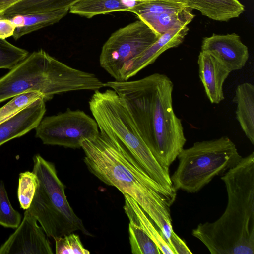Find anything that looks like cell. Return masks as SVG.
Listing matches in <instances>:
<instances>
[{
  "mask_svg": "<svg viewBox=\"0 0 254 254\" xmlns=\"http://www.w3.org/2000/svg\"><path fill=\"white\" fill-rule=\"evenodd\" d=\"M130 113L140 135L166 170L186 142L181 120L173 108L174 84L165 74L155 73L133 81H108Z\"/></svg>",
  "mask_w": 254,
  "mask_h": 254,
  "instance_id": "6da1fadb",
  "label": "cell"
},
{
  "mask_svg": "<svg viewBox=\"0 0 254 254\" xmlns=\"http://www.w3.org/2000/svg\"><path fill=\"white\" fill-rule=\"evenodd\" d=\"M81 148L88 170L105 184L132 198L171 246L178 237L173 229L170 211L176 193L153 180L124 147L100 132L83 141Z\"/></svg>",
  "mask_w": 254,
  "mask_h": 254,
  "instance_id": "7a4b0ae2",
  "label": "cell"
},
{
  "mask_svg": "<svg viewBox=\"0 0 254 254\" xmlns=\"http://www.w3.org/2000/svg\"><path fill=\"white\" fill-rule=\"evenodd\" d=\"M227 204L216 221L201 223L192 230L212 254H254V152L221 177Z\"/></svg>",
  "mask_w": 254,
  "mask_h": 254,
  "instance_id": "3957f363",
  "label": "cell"
},
{
  "mask_svg": "<svg viewBox=\"0 0 254 254\" xmlns=\"http://www.w3.org/2000/svg\"><path fill=\"white\" fill-rule=\"evenodd\" d=\"M104 87L95 74L72 68L40 49L0 78V103L27 92H39L46 101L56 94Z\"/></svg>",
  "mask_w": 254,
  "mask_h": 254,
  "instance_id": "277c9868",
  "label": "cell"
},
{
  "mask_svg": "<svg viewBox=\"0 0 254 254\" xmlns=\"http://www.w3.org/2000/svg\"><path fill=\"white\" fill-rule=\"evenodd\" d=\"M89 105L100 133L124 147L153 180L176 193L169 171L163 168L154 157L117 93L111 88L103 92L96 90Z\"/></svg>",
  "mask_w": 254,
  "mask_h": 254,
  "instance_id": "5b68a950",
  "label": "cell"
},
{
  "mask_svg": "<svg viewBox=\"0 0 254 254\" xmlns=\"http://www.w3.org/2000/svg\"><path fill=\"white\" fill-rule=\"evenodd\" d=\"M37 177L34 196L27 209L49 237L55 238L80 231L91 235L67 200L65 186L58 176L53 163L39 154L33 158Z\"/></svg>",
  "mask_w": 254,
  "mask_h": 254,
  "instance_id": "8992f818",
  "label": "cell"
},
{
  "mask_svg": "<svg viewBox=\"0 0 254 254\" xmlns=\"http://www.w3.org/2000/svg\"><path fill=\"white\" fill-rule=\"evenodd\" d=\"M242 157L228 136L196 142L178 155V165L171 176L173 187L176 190L196 193Z\"/></svg>",
  "mask_w": 254,
  "mask_h": 254,
  "instance_id": "52a82bcc",
  "label": "cell"
},
{
  "mask_svg": "<svg viewBox=\"0 0 254 254\" xmlns=\"http://www.w3.org/2000/svg\"><path fill=\"white\" fill-rule=\"evenodd\" d=\"M160 36L138 20L113 33L103 45L99 63L116 81L125 67L153 44Z\"/></svg>",
  "mask_w": 254,
  "mask_h": 254,
  "instance_id": "ba28073f",
  "label": "cell"
},
{
  "mask_svg": "<svg viewBox=\"0 0 254 254\" xmlns=\"http://www.w3.org/2000/svg\"><path fill=\"white\" fill-rule=\"evenodd\" d=\"M35 136L46 145L80 148L83 141L99 133L97 122L79 110L66 111L43 118L35 128Z\"/></svg>",
  "mask_w": 254,
  "mask_h": 254,
  "instance_id": "9c48e42d",
  "label": "cell"
},
{
  "mask_svg": "<svg viewBox=\"0 0 254 254\" xmlns=\"http://www.w3.org/2000/svg\"><path fill=\"white\" fill-rule=\"evenodd\" d=\"M48 237L26 209L16 230L0 247V254H53Z\"/></svg>",
  "mask_w": 254,
  "mask_h": 254,
  "instance_id": "30bf717a",
  "label": "cell"
},
{
  "mask_svg": "<svg viewBox=\"0 0 254 254\" xmlns=\"http://www.w3.org/2000/svg\"><path fill=\"white\" fill-rule=\"evenodd\" d=\"M201 51L209 52L216 56L231 71L243 68L249 57L247 46L235 33L225 35L213 34L204 37Z\"/></svg>",
  "mask_w": 254,
  "mask_h": 254,
  "instance_id": "8fae6325",
  "label": "cell"
},
{
  "mask_svg": "<svg viewBox=\"0 0 254 254\" xmlns=\"http://www.w3.org/2000/svg\"><path fill=\"white\" fill-rule=\"evenodd\" d=\"M197 64L200 79L205 94L212 104H219L224 99L223 86L232 72L216 56L206 51H201Z\"/></svg>",
  "mask_w": 254,
  "mask_h": 254,
  "instance_id": "7c38bea8",
  "label": "cell"
},
{
  "mask_svg": "<svg viewBox=\"0 0 254 254\" xmlns=\"http://www.w3.org/2000/svg\"><path fill=\"white\" fill-rule=\"evenodd\" d=\"M189 28L172 29L161 35L150 47L130 62L121 73L120 81L128 80L140 70L152 64L167 50L176 47L184 41Z\"/></svg>",
  "mask_w": 254,
  "mask_h": 254,
  "instance_id": "4fadbf2b",
  "label": "cell"
},
{
  "mask_svg": "<svg viewBox=\"0 0 254 254\" xmlns=\"http://www.w3.org/2000/svg\"><path fill=\"white\" fill-rule=\"evenodd\" d=\"M45 100L38 99L0 124V146L35 129L46 112Z\"/></svg>",
  "mask_w": 254,
  "mask_h": 254,
  "instance_id": "5bb4252c",
  "label": "cell"
},
{
  "mask_svg": "<svg viewBox=\"0 0 254 254\" xmlns=\"http://www.w3.org/2000/svg\"><path fill=\"white\" fill-rule=\"evenodd\" d=\"M232 101L236 104V118L243 132L254 145V86L249 82L237 85Z\"/></svg>",
  "mask_w": 254,
  "mask_h": 254,
  "instance_id": "9a60e30c",
  "label": "cell"
},
{
  "mask_svg": "<svg viewBox=\"0 0 254 254\" xmlns=\"http://www.w3.org/2000/svg\"><path fill=\"white\" fill-rule=\"evenodd\" d=\"M185 5L214 20L227 21L237 18L245 10L239 0H184Z\"/></svg>",
  "mask_w": 254,
  "mask_h": 254,
  "instance_id": "2e32d148",
  "label": "cell"
},
{
  "mask_svg": "<svg viewBox=\"0 0 254 254\" xmlns=\"http://www.w3.org/2000/svg\"><path fill=\"white\" fill-rule=\"evenodd\" d=\"M69 11V8L55 11L17 14L9 18L16 26L12 36L17 40L23 36L58 22Z\"/></svg>",
  "mask_w": 254,
  "mask_h": 254,
  "instance_id": "e0dca14e",
  "label": "cell"
},
{
  "mask_svg": "<svg viewBox=\"0 0 254 254\" xmlns=\"http://www.w3.org/2000/svg\"><path fill=\"white\" fill-rule=\"evenodd\" d=\"M140 1L135 0H79L69 8L70 13L91 18L117 11H128Z\"/></svg>",
  "mask_w": 254,
  "mask_h": 254,
  "instance_id": "ac0fdd59",
  "label": "cell"
},
{
  "mask_svg": "<svg viewBox=\"0 0 254 254\" xmlns=\"http://www.w3.org/2000/svg\"><path fill=\"white\" fill-rule=\"evenodd\" d=\"M192 10L187 7L177 12L146 14L137 17L160 36L169 30L188 26L195 16Z\"/></svg>",
  "mask_w": 254,
  "mask_h": 254,
  "instance_id": "d6986e66",
  "label": "cell"
},
{
  "mask_svg": "<svg viewBox=\"0 0 254 254\" xmlns=\"http://www.w3.org/2000/svg\"><path fill=\"white\" fill-rule=\"evenodd\" d=\"M124 195V209L129 220H132L137 223L146 232L157 245L162 254H174L160 231L157 230L151 222V219L138 203L128 194Z\"/></svg>",
  "mask_w": 254,
  "mask_h": 254,
  "instance_id": "ffe728a7",
  "label": "cell"
},
{
  "mask_svg": "<svg viewBox=\"0 0 254 254\" xmlns=\"http://www.w3.org/2000/svg\"><path fill=\"white\" fill-rule=\"evenodd\" d=\"M79 0H22L0 17L10 18L17 14L55 11L69 7Z\"/></svg>",
  "mask_w": 254,
  "mask_h": 254,
  "instance_id": "44dd1931",
  "label": "cell"
},
{
  "mask_svg": "<svg viewBox=\"0 0 254 254\" xmlns=\"http://www.w3.org/2000/svg\"><path fill=\"white\" fill-rule=\"evenodd\" d=\"M128 230L132 254H162L154 241L137 223L129 220Z\"/></svg>",
  "mask_w": 254,
  "mask_h": 254,
  "instance_id": "7402d4cb",
  "label": "cell"
},
{
  "mask_svg": "<svg viewBox=\"0 0 254 254\" xmlns=\"http://www.w3.org/2000/svg\"><path fill=\"white\" fill-rule=\"evenodd\" d=\"M187 6L182 3L170 1L157 0L140 1L133 6L128 12L137 16L146 14H158L166 12H177Z\"/></svg>",
  "mask_w": 254,
  "mask_h": 254,
  "instance_id": "603a6c76",
  "label": "cell"
},
{
  "mask_svg": "<svg viewBox=\"0 0 254 254\" xmlns=\"http://www.w3.org/2000/svg\"><path fill=\"white\" fill-rule=\"evenodd\" d=\"M42 97L44 98L43 94L39 92H27L12 98L10 101L0 108V124Z\"/></svg>",
  "mask_w": 254,
  "mask_h": 254,
  "instance_id": "cb8c5ba5",
  "label": "cell"
},
{
  "mask_svg": "<svg viewBox=\"0 0 254 254\" xmlns=\"http://www.w3.org/2000/svg\"><path fill=\"white\" fill-rule=\"evenodd\" d=\"M21 222V214L12 206L4 182L0 179V225L15 229Z\"/></svg>",
  "mask_w": 254,
  "mask_h": 254,
  "instance_id": "d4e9b609",
  "label": "cell"
},
{
  "mask_svg": "<svg viewBox=\"0 0 254 254\" xmlns=\"http://www.w3.org/2000/svg\"><path fill=\"white\" fill-rule=\"evenodd\" d=\"M37 177L33 171H26L19 174L18 199L21 207L27 209L30 206L37 188Z\"/></svg>",
  "mask_w": 254,
  "mask_h": 254,
  "instance_id": "484cf974",
  "label": "cell"
},
{
  "mask_svg": "<svg viewBox=\"0 0 254 254\" xmlns=\"http://www.w3.org/2000/svg\"><path fill=\"white\" fill-rule=\"evenodd\" d=\"M28 54L27 50L0 38V69H12Z\"/></svg>",
  "mask_w": 254,
  "mask_h": 254,
  "instance_id": "4316f807",
  "label": "cell"
},
{
  "mask_svg": "<svg viewBox=\"0 0 254 254\" xmlns=\"http://www.w3.org/2000/svg\"><path fill=\"white\" fill-rule=\"evenodd\" d=\"M55 242L56 254H89L90 251L86 249L79 236L72 233L63 236L54 238Z\"/></svg>",
  "mask_w": 254,
  "mask_h": 254,
  "instance_id": "83f0119b",
  "label": "cell"
},
{
  "mask_svg": "<svg viewBox=\"0 0 254 254\" xmlns=\"http://www.w3.org/2000/svg\"><path fill=\"white\" fill-rule=\"evenodd\" d=\"M16 28L9 18L0 17V38L5 39L12 36Z\"/></svg>",
  "mask_w": 254,
  "mask_h": 254,
  "instance_id": "f1b7e54d",
  "label": "cell"
},
{
  "mask_svg": "<svg viewBox=\"0 0 254 254\" xmlns=\"http://www.w3.org/2000/svg\"><path fill=\"white\" fill-rule=\"evenodd\" d=\"M22 0H0V16L7 9Z\"/></svg>",
  "mask_w": 254,
  "mask_h": 254,
  "instance_id": "f546056e",
  "label": "cell"
},
{
  "mask_svg": "<svg viewBox=\"0 0 254 254\" xmlns=\"http://www.w3.org/2000/svg\"><path fill=\"white\" fill-rule=\"evenodd\" d=\"M135 0L138 1H147L157 0ZM162 0L170 1H173V2H178V3H180L185 4L184 0Z\"/></svg>",
  "mask_w": 254,
  "mask_h": 254,
  "instance_id": "4dcf8cb0",
  "label": "cell"
}]
</instances>
